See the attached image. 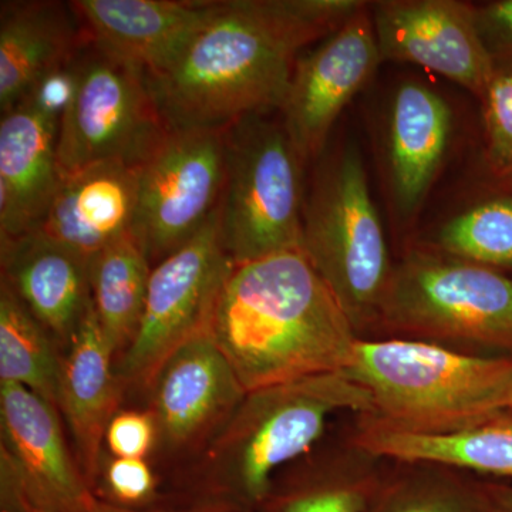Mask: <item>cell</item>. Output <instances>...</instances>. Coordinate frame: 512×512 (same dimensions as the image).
Returning a JSON list of instances; mask_svg holds the SVG:
<instances>
[{
	"mask_svg": "<svg viewBox=\"0 0 512 512\" xmlns=\"http://www.w3.org/2000/svg\"><path fill=\"white\" fill-rule=\"evenodd\" d=\"M107 447L116 458L144 460L157 446V426L150 412H119L107 427Z\"/></svg>",
	"mask_w": 512,
	"mask_h": 512,
	"instance_id": "30",
	"label": "cell"
},
{
	"mask_svg": "<svg viewBox=\"0 0 512 512\" xmlns=\"http://www.w3.org/2000/svg\"><path fill=\"white\" fill-rule=\"evenodd\" d=\"M478 29L491 55H512V0L494 2L476 9Z\"/></svg>",
	"mask_w": 512,
	"mask_h": 512,
	"instance_id": "32",
	"label": "cell"
},
{
	"mask_svg": "<svg viewBox=\"0 0 512 512\" xmlns=\"http://www.w3.org/2000/svg\"><path fill=\"white\" fill-rule=\"evenodd\" d=\"M222 244L234 264L298 251L303 241L301 164L284 126L252 116L225 128Z\"/></svg>",
	"mask_w": 512,
	"mask_h": 512,
	"instance_id": "7",
	"label": "cell"
},
{
	"mask_svg": "<svg viewBox=\"0 0 512 512\" xmlns=\"http://www.w3.org/2000/svg\"><path fill=\"white\" fill-rule=\"evenodd\" d=\"M377 458L352 446L349 453L306 466L292 476L275 477L256 512H365L383 478Z\"/></svg>",
	"mask_w": 512,
	"mask_h": 512,
	"instance_id": "23",
	"label": "cell"
},
{
	"mask_svg": "<svg viewBox=\"0 0 512 512\" xmlns=\"http://www.w3.org/2000/svg\"><path fill=\"white\" fill-rule=\"evenodd\" d=\"M70 5L87 42L156 74L183 56L220 2L76 0Z\"/></svg>",
	"mask_w": 512,
	"mask_h": 512,
	"instance_id": "15",
	"label": "cell"
},
{
	"mask_svg": "<svg viewBox=\"0 0 512 512\" xmlns=\"http://www.w3.org/2000/svg\"><path fill=\"white\" fill-rule=\"evenodd\" d=\"M484 99L488 161L497 175L512 165V70L495 73Z\"/></svg>",
	"mask_w": 512,
	"mask_h": 512,
	"instance_id": "29",
	"label": "cell"
},
{
	"mask_svg": "<svg viewBox=\"0 0 512 512\" xmlns=\"http://www.w3.org/2000/svg\"><path fill=\"white\" fill-rule=\"evenodd\" d=\"M444 254L473 264L512 266V198H494L447 222L439 232Z\"/></svg>",
	"mask_w": 512,
	"mask_h": 512,
	"instance_id": "27",
	"label": "cell"
},
{
	"mask_svg": "<svg viewBox=\"0 0 512 512\" xmlns=\"http://www.w3.org/2000/svg\"><path fill=\"white\" fill-rule=\"evenodd\" d=\"M211 332L247 392L345 372L360 339L302 249L232 265Z\"/></svg>",
	"mask_w": 512,
	"mask_h": 512,
	"instance_id": "2",
	"label": "cell"
},
{
	"mask_svg": "<svg viewBox=\"0 0 512 512\" xmlns=\"http://www.w3.org/2000/svg\"><path fill=\"white\" fill-rule=\"evenodd\" d=\"M59 343L6 282L0 281V384H20L57 407Z\"/></svg>",
	"mask_w": 512,
	"mask_h": 512,
	"instance_id": "25",
	"label": "cell"
},
{
	"mask_svg": "<svg viewBox=\"0 0 512 512\" xmlns=\"http://www.w3.org/2000/svg\"><path fill=\"white\" fill-rule=\"evenodd\" d=\"M302 251L357 335L379 320L394 268L355 148L333 157L316 180L303 211Z\"/></svg>",
	"mask_w": 512,
	"mask_h": 512,
	"instance_id": "5",
	"label": "cell"
},
{
	"mask_svg": "<svg viewBox=\"0 0 512 512\" xmlns=\"http://www.w3.org/2000/svg\"><path fill=\"white\" fill-rule=\"evenodd\" d=\"M77 83H79V70H77L76 57L73 62L57 67L52 72L46 73L42 79L37 80L23 101L50 119L60 121L72 104Z\"/></svg>",
	"mask_w": 512,
	"mask_h": 512,
	"instance_id": "31",
	"label": "cell"
},
{
	"mask_svg": "<svg viewBox=\"0 0 512 512\" xmlns=\"http://www.w3.org/2000/svg\"><path fill=\"white\" fill-rule=\"evenodd\" d=\"M86 45L70 3L3 2L0 8V111L9 113L37 80L73 62Z\"/></svg>",
	"mask_w": 512,
	"mask_h": 512,
	"instance_id": "21",
	"label": "cell"
},
{
	"mask_svg": "<svg viewBox=\"0 0 512 512\" xmlns=\"http://www.w3.org/2000/svg\"><path fill=\"white\" fill-rule=\"evenodd\" d=\"M114 359L92 303L64 349L57 410L69 427L77 464L93 493L101 473V444L110 421L119 413L123 390Z\"/></svg>",
	"mask_w": 512,
	"mask_h": 512,
	"instance_id": "18",
	"label": "cell"
},
{
	"mask_svg": "<svg viewBox=\"0 0 512 512\" xmlns=\"http://www.w3.org/2000/svg\"><path fill=\"white\" fill-rule=\"evenodd\" d=\"M360 417L352 446L377 460L433 464L460 473L512 478V409L448 433H413L373 417Z\"/></svg>",
	"mask_w": 512,
	"mask_h": 512,
	"instance_id": "20",
	"label": "cell"
},
{
	"mask_svg": "<svg viewBox=\"0 0 512 512\" xmlns=\"http://www.w3.org/2000/svg\"><path fill=\"white\" fill-rule=\"evenodd\" d=\"M511 409H512V404H511Z\"/></svg>",
	"mask_w": 512,
	"mask_h": 512,
	"instance_id": "37",
	"label": "cell"
},
{
	"mask_svg": "<svg viewBox=\"0 0 512 512\" xmlns=\"http://www.w3.org/2000/svg\"><path fill=\"white\" fill-rule=\"evenodd\" d=\"M2 512H80L94 493L67 446L59 410L20 384H0Z\"/></svg>",
	"mask_w": 512,
	"mask_h": 512,
	"instance_id": "11",
	"label": "cell"
},
{
	"mask_svg": "<svg viewBox=\"0 0 512 512\" xmlns=\"http://www.w3.org/2000/svg\"><path fill=\"white\" fill-rule=\"evenodd\" d=\"M77 70L76 94L57 134L60 177L104 161L138 167L168 133L146 70L87 40L77 56Z\"/></svg>",
	"mask_w": 512,
	"mask_h": 512,
	"instance_id": "8",
	"label": "cell"
},
{
	"mask_svg": "<svg viewBox=\"0 0 512 512\" xmlns=\"http://www.w3.org/2000/svg\"><path fill=\"white\" fill-rule=\"evenodd\" d=\"M101 483L94 495L106 503L130 510L164 507L156 474L141 458L114 457L104 467Z\"/></svg>",
	"mask_w": 512,
	"mask_h": 512,
	"instance_id": "28",
	"label": "cell"
},
{
	"mask_svg": "<svg viewBox=\"0 0 512 512\" xmlns=\"http://www.w3.org/2000/svg\"><path fill=\"white\" fill-rule=\"evenodd\" d=\"M409 466L383 478L365 512H488L484 483L453 468Z\"/></svg>",
	"mask_w": 512,
	"mask_h": 512,
	"instance_id": "26",
	"label": "cell"
},
{
	"mask_svg": "<svg viewBox=\"0 0 512 512\" xmlns=\"http://www.w3.org/2000/svg\"><path fill=\"white\" fill-rule=\"evenodd\" d=\"M372 10L382 60L419 64L485 96L497 70L476 9L456 0H396Z\"/></svg>",
	"mask_w": 512,
	"mask_h": 512,
	"instance_id": "14",
	"label": "cell"
},
{
	"mask_svg": "<svg viewBox=\"0 0 512 512\" xmlns=\"http://www.w3.org/2000/svg\"><path fill=\"white\" fill-rule=\"evenodd\" d=\"M497 177L504 181L505 184L512 185V165L507 170H504L503 173L497 174Z\"/></svg>",
	"mask_w": 512,
	"mask_h": 512,
	"instance_id": "35",
	"label": "cell"
},
{
	"mask_svg": "<svg viewBox=\"0 0 512 512\" xmlns=\"http://www.w3.org/2000/svg\"><path fill=\"white\" fill-rule=\"evenodd\" d=\"M150 259L133 234L119 239L90 261L92 303L114 357L136 338L146 306Z\"/></svg>",
	"mask_w": 512,
	"mask_h": 512,
	"instance_id": "24",
	"label": "cell"
},
{
	"mask_svg": "<svg viewBox=\"0 0 512 512\" xmlns=\"http://www.w3.org/2000/svg\"><path fill=\"white\" fill-rule=\"evenodd\" d=\"M345 373L372 397L369 417L413 433L466 429L511 409L512 356L413 338L359 339Z\"/></svg>",
	"mask_w": 512,
	"mask_h": 512,
	"instance_id": "4",
	"label": "cell"
},
{
	"mask_svg": "<svg viewBox=\"0 0 512 512\" xmlns=\"http://www.w3.org/2000/svg\"><path fill=\"white\" fill-rule=\"evenodd\" d=\"M2 281L66 349L92 308L90 262L39 232L0 239Z\"/></svg>",
	"mask_w": 512,
	"mask_h": 512,
	"instance_id": "17",
	"label": "cell"
},
{
	"mask_svg": "<svg viewBox=\"0 0 512 512\" xmlns=\"http://www.w3.org/2000/svg\"><path fill=\"white\" fill-rule=\"evenodd\" d=\"M29 512H40V511H29Z\"/></svg>",
	"mask_w": 512,
	"mask_h": 512,
	"instance_id": "36",
	"label": "cell"
},
{
	"mask_svg": "<svg viewBox=\"0 0 512 512\" xmlns=\"http://www.w3.org/2000/svg\"><path fill=\"white\" fill-rule=\"evenodd\" d=\"M382 62L372 13L363 6L311 53L299 57L282 111L302 161L319 156L339 114Z\"/></svg>",
	"mask_w": 512,
	"mask_h": 512,
	"instance_id": "13",
	"label": "cell"
},
{
	"mask_svg": "<svg viewBox=\"0 0 512 512\" xmlns=\"http://www.w3.org/2000/svg\"><path fill=\"white\" fill-rule=\"evenodd\" d=\"M356 0L220 2L183 56L147 74L168 131L225 130L284 107L296 55L342 28Z\"/></svg>",
	"mask_w": 512,
	"mask_h": 512,
	"instance_id": "1",
	"label": "cell"
},
{
	"mask_svg": "<svg viewBox=\"0 0 512 512\" xmlns=\"http://www.w3.org/2000/svg\"><path fill=\"white\" fill-rule=\"evenodd\" d=\"M453 133V111L446 100L420 83H404L390 107V180L403 215L413 214L426 198Z\"/></svg>",
	"mask_w": 512,
	"mask_h": 512,
	"instance_id": "22",
	"label": "cell"
},
{
	"mask_svg": "<svg viewBox=\"0 0 512 512\" xmlns=\"http://www.w3.org/2000/svg\"><path fill=\"white\" fill-rule=\"evenodd\" d=\"M379 320L409 338L512 356V279L450 255L413 251L394 266Z\"/></svg>",
	"mask_w": 512,
	"mask_h": 512,
	"instance_id": "6",
	"label": "cell"
},
{
	"mask_svg": "<svg viewBox=\"0 0 512 512\" xmlns=\"http://www.w3.org/2000/svg\"><path fill=\"white\" fill-rule=\"evenodd\" d=\"M373 413L372 397L345 372L323 373L245 394L195 456L171 494L175 505L256 512L276 471L308 453L330 416Z\"/></svg>",
	"mask_w": 512,
	"mask_h": 512,
	"instance_id": "3",
	"label": "cell"
},
{
	"mask_svg": "<svg viewBox=\"0 0 512 512\" xmlns=\"http://www.w3.org/2000/svg\"><path fill=\"white\" fill-rule=\"evenodd\" d=\"M80 512H245L232 510V508L215 507V505H168V507L147 508V510H130V508L117 507L100 500L96 495Z\"/></svg>",
	"mask_w": 512,
	"mask_h": 512,
	"instance_id": "33",
	"label": "cell"
},
{
	"mask_svg": "<svg viewBox=\"0 0 512 512\" xmlns=\"http://www.w3.org/2000/svg\"><path fill=\"white\" fill-rule=\"evenodd\" d=\"M60 121L26 101L0 121V239L32 231L62 177L56 146Z\"/></svg>",
	"mask_w": 512,
	"mask_h": 512,
	"instance_id": "19",
	"label": "cell"
},
{
	"mask_svg": "<svg viewBox=\"0 0 512 512\" xmlns=\"http://www.w3.org/2000/svg\"><path fill=\"white\" fill-rule=\"evenodd\" d=\"M148 390L156 448L170 457L195 456L247 394L211 330L175 350Z\"/></svg>",
	"mask_w": 512,
	"mask_h": 512,
	"instance_id": "12",
	"label": "cell"
},
{
	"mask_svg": "<svg viewBox=\"0 0 512 512\" xmlns=\"http://www.w3.org/2000/svg\"><path fill=\"white\" fill-rule=\"evenodd\" d=\"M137 200V165L123 161L90 165L62 178L32 231L90 262L133 234Z\"/></svg>",
	"mask_w": 512,
	"mask_h": 512,
	"instance_id": "16",
	"label": "cell"
},
{
	"mask_svg": "<svg viewBox=\"0 0 512 512\" xmlns=\"http://www.w3.org/2000/svg\"><path fill=\"white\" fill-rule=\"evenodd\" d=\"M232 265L222 244L218 208L194 238L151 269L140 328L116 365L123 387L150 389L175 350L211 330Z\"/></svg>",
	"mask_w": 512,
	"mask_h": 512,
	"instance_id": "9",
	"label": "cell"
},
{
	"mask_svg": "<svg viewBox=\"0 0 512 512\" xmlns=\"http://www.w3.org/2000/svg\"><path fill=\"white\" fill-rule=\"evenodd\" d=\"M225 175V130L168 131L138 165L133 235L151 265L184 247L211 220Z\"/></svg>",
	"mask_w": 512,
	"mask_h": 512,
	"instance_id": "10",
	"label": "cell"
},
{
	"mask_svg": "<svg viewBox=\"0 0 512 512\" xmlns=\"http://www.w3.org/2000/svg\"><path fill=\"white\" fill-rule=\"evenodd\" d=\"M488 512H512V485L484 483Z\"/></svg>",
	"mask_w": 512,
	"mask_h": 512,
	"instance_id": "34",
	"label": "cell"
}]
</instances>
